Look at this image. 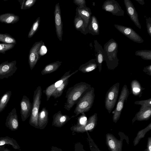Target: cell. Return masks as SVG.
<instances>
[{
    "label": "cell",
    "mask_w": 151,
    "mask_h": 151,
    "mask_svg": "<svg viewBox=\"0 0 151 151\" xmlns=\"http://www.w3.org/2000/svg\"><path fill=\"white\" fill-rule=\"evenodd\" d=\"M91 87L90 84L81 82L68 88L66 93L65 97L66 100L64 105V109L70 111L76 104L83 94Z\"/></svg>",
    "instance_id": "obj_1"
},
{
    "label": "cell",
    "mask_w": 151,
    "mask_h": 151,
    "mask_svg": "<svg viewBox=\"0 0 151 151\" xmlns=\"http://www.w3.org/2000/svg\"><path fill=\"white\" fill-rule=\"evenodd\" d=\"M103 50L104 61H106L108 69L114 70L119 65L117 43L111 38L104 44Z\"/></svg>",
    "instance_id": "obj_2"
},
{
    "label": "cell",
    "mask_w": 151,
    "mask_h": 151,
    "mask_svg": "<svg viewBox=\"0 0 151 151\" xmlns=\"http://www.w3.org/2000/svg\"><path fill=\"white\" fill-rule=\"evenodd\" d=\"M95 97L94 88H91L87 91L80 98L74 111L76 117L80 114H82L89 111L93 103Z\"/></svg>",
    "instance_id": "obj_3"
},
{
    "label": "cell",
    "mask_w": 151,
    "mask_h": 151,
    "mask_svg": "<svg viewBox=\"0 0 151 151\" xmlns=\"http://www.w3.org/2000/svg\"><path fill=\"white\" fill-rule=\"evenodd\" d=\"M42 95V88L38 86L34 92L32 110L29 120L30 125L37 129H39L38 116L41 104Z\"/></svg>",
    "instance_id": "obj_4"
},
{
    "label": "cell",
    "mask_w": 151,
    "mask_h": 151,
    "mask_svg": "<svg viewBox=\"0 0 151 151\" xmlns=\"http://www.w3.org/2000/svg\"><path fill=\"white\" fill-rule=\"evenodd\" d=\"M119 82H117L111 86L106 93L105 106L109 114L111 113L116 103L119 91Z\"/></svg>",
    "instance_id": "obj_5"
},
{
    "label": "cell",
    "mask_w": 151,
    "mask_h": 151,
    "mask_svg": "<svg viewBox=\"0 0 151 151\" xmlns=\"http://www.w3.org/2000/svg\"><path fill=\"white\" fill-rule=\"evenodd\" d=\"M129 94V91L127 85H124L119 98L116 107L113 111V121L116 123L119 119L123 109L125 101L127 100Z\"/></svg>",
    "instance_id": "obj_6"
},
{
    "label": "cell",
    "mask_w": 151,
    "mask_h": 151,
    "mask_svg": "<svg viewBox=\"0 0 151 151\" xmlns=\"http://www.w3.org/2000/svg\"><path fill=\"white\" fill-rule=\"evenodd\" d=\"M119 134L121 136L119 140L111 134L108 133L106 134V143L110 151H122L123 140L128 137L121 132H119Z\"/></svg>",
    "instance_id": "obj_7"
},
{
    "label": "cell",
    "mask_w": 151,
    "mask_h": 151,
    "mask_svg": "<svg viewBox=\"0 0 151 151\" xmlns=\"http://www.w3.org/2000/svg\"><path fill=\"white\" fill-rule=\"evenodd\" d=\"M97 120V114L95 113L88 118L84 124L75 125L70 127V130L73 133H83L88 131L91 132L96 127Z\"/></svg>",
    "instance_id": "obj_8"
},
{
    "label": "cell",
    "mask_w": 151,
    "mask_h": 151,
    "mask_svg": "<svg viewBox=\"0 0 151 151\" xmlns=\"http://www.w3.org/2000/svg\"><path fill=\"white\" fill-rule=\"evenodd\" d=\"M114 26L119 32L134 42L139 43L144 42L142 37L132 28L117 24Z\"/></svg>",
    "instance_id": "obj_9"
},
{
    "label": "cell",
    "mask_w": 151,
    "mask_h": 151,
    "mask_svg": "<svg viewBox=\"0 0 151 151\" xmlns=\"http://www.w3.org/2000/svg\"><path fill=\"white\" fill-rule=\"evenodd\" d=\"M17 61L14 60L10 62L6 61L0 64V79L8 78L13 75L17 68Z\"/></svg>",
    "instance_id": "obj_10"
},
{
    "label": "cell",
    "mask_w": 151,
    "mask_h": 151,
    "mask_svg": "<svg viewBox=\"0 0 151 151\" xmlns=\"http://www.w3.org/2000/svg\"><path fill=\"white\" fill-rule=\"evenodd\" d=\"M102 9L114 15L124 16V11L117 1L115 0H106L103 3Z\"/></svg>",
    "instance_id": "obj_11"
},
{
    "label": "cell",
    "mask_w": 151,
    "mask_h": 151,
    "mask_svg": "<svg viewBox=\"0 0 151 151\" xmlns=\"http://www.w3.org/2000/svg\"><path fill=\"white\" fill-rule=\"evenodd\" d=\"M43 42L42 40L35 42L30 50L28 63L31 70L34 68L40 57V50Z\"/></svg>",
    "instance_id": "obj_12"
},
{
    "label": "cell",
    "mask_w": 151,
    "mask_h": 151,
    "mask_svg": "<svg viewBox=\"0 0 151 151\" xmlns=\"http://www.w3.org/2000/svg\"><path fill=\"white\" fill-rule=\"evenodd\" d=\"M78 71V70H76L71 74H70V70L66 72L59 80L47 87L45 90H43V93H45L47 101H48L49 100L52 94L58 87L66 79L77 73Z\"/></svg>",
    "instance_id": "obj_13"
},
{
    "label": "cell",
    "mask_w": 151,
    "mask_h": 151,
    "mask_svg": "<svg viewBox=\"0 0 151 151\" xmlns=\"http://www.w3.org/2000/svg\"><path fill=\"white\" fill-rule=\"evenodd\" d=\"M55 31L58 38L60 41L62 40L63 33V24L59 3L55 5L54 12Z\"/></svg>",
    "instance_id": "obj_14"
},
{
    "label": "cell",
    "mask_w": 151,
    "mask_h": 151,
    "mask_svg": "<svg viewBox=\"0 0 151 151\" xmlns=\"http://www.w3.org/2000/svg\"><path fill=\"white\" fill-rule=\"evenodd\" d=\"M20 105L21 119L22 122H24L30 115L32 105L29 99L25 95L23 96Z\"/></svg>",
    "instance_id": "obj_15"
},
{
    "label": "cell",
    "mask_w": 151,
    "mask_h": 151,
    "mask_svg": "<svg viewBox=\"0 0 151 151\" xmlns=\"http://www.w3.org/2000/svg\"><path fill=\"white\" fill-rule=\"evenodd\" d=\"M124 3L127 15L139 29L141 28L139 23L138 14L131 1L130 0H124Z\"/></svg>",
    "instance_id": "obj_16"
},
{
    "label": "cell",
    "mask_w": 151,
    "mask_h": 151,
    "mask_svg": "<svg viewBox=\"0 0 151 151\" xmlns=\"http://www.w3.org/2000/svg\"><path fill=\"white\" fill-rule=\"evenodd\" d=\"M5 124L6 127L12 131H14L18 129L19 122L15 108H14L9 113Z\"/></svg>",
    "instance_id": "obj_17"
},
{
    "label": "cell",
    "mask_w": 151,
    "mask_h": 151,
    "mask_svg": "<svg viewBox=\"0 0 151 151\" xmlns=\"http://www.w3.org/2000/svg\"><path fill=\"white\" fill-rule=\"evenodd\" d=\"M151 116V107L141 106L139 111L136 113L132 120L133 123L136 121H143L149 120Z\"/></svg>",
    "instance_id": "obj_18"
},
{
    "label": "cell",
    "mask_w": 151,
    "mask_h": 151,
    "mask_svg": "<svg viewBox=\"0 0 151 151\" xmlns=\"http://www.w3.org/2000/svg\"><path fill=\"white\" fill-rule=\"evenodd\" d=\"M71 118L66 114H63L61 111L60 110L53 116L52 126L57 127H61L67 122Z\"/></svg>",
    "instance_id": "obj_19"
},
{
    "label": "cell",
    "mask_w": 151,
    "mask_h": 151,
    "mask_svg": "<svg viewBox=\"0 0 151 151\" xmlns=\"http://www.w3.org/2000/svg\"><path fill=\"white\" fill-rule=\"evenodd\" d=\"M94 47L95 52V58L98 65L99 72L102 69L103 62L104 61V50L101 45L96 40H94Z\"/></svg>",
    "instance_id": "obj_20"
},
{
    "label": "cell",
    "mask_w": 151,
    "mask_h": 151,
    "mask_svg": "<svg viewBox=\"0 0 151 151\" xmlns=\"http://www.w3.org/2000/svg\"><path fill=\"white\" fill-rule=\"evenodd\" d=\"M86 31L93 35L99 34V25L96 17L94 15L91 16L89 23L86 28Z\"/></svg>",
    "instance_id": "obj_21"
},
{
    "label": "cell",
    "mask_w": 151,
    "mask_h": 151,
    "mask_svg": "<svg viewBox=\"0 0 151 151\" xmlns=\"http://www.w3.org/2000/svg\"><path fill=\"white\" fill-rule=\"evenodd\" d=\"M76 11L78 15L83 20L86 29L90 22L92 14L90 8L87 7L85 8L79 9L77 7Z\"/></svg>",
    "instance_id": "obj_22"
},
{
    "label": "cell",
    "mask_w": 151,
    "mask_h": 151,
    "mask_svg": "<svg viewBox=\"0 0 151 151\" xmlns=\"http://www.w3.org/2000/svg\"><path fill=\"white\" fill-rule=\"evenodd\" d=\"M49 113L48 110L45 107H43L39 112L38 116V124L39 129H44L48 122Z\"/></svg>",
    "instance_id": "obj_23"
},
{
    "label": "cell",
    "mask_w": 151,
    "mask_h": 151,
    "mask_svg": "<svg viewBox=\"0 0 151 151\" xmlns=\"http://www.w3.org/2000/svg\"><path fill=\"white\" fill-rule=\"evenodd\" d=\"M98 66L96 59H93L81 65L79 67L78 70L83 73H86L95 70Z\"/></svg>",
    "instance_id": "obj_24"
},
{
    "label": "cell",
    "mask_w": 151,
    "mask_h": 151,
    "mask_svg": "<svg viewBox=\"0 0 151 151\" xmlns=\"http://www.w3.org/2000/svg\"><path fill=\"white\" fill-rule=\"evenodd\" d=\"M19 19V16L11 13H6L0 15V22L6 24H14Z\"/></svg>",
    "instance_id": "obj_25"
},
{
    "label": "cell",
    "mask_w": 151,
    "mask_h": 151,
    "mask_svg": "<svg viewBox=\"0 0 151 151\" xmlns=\"http://www.w3.org/2000/svg\"><path fill=\"white\" fill-rule=\"evenodd\" d=\"M62 63V61H57L47 65L42 70L41 74L44 75L55 71L60 66Z\"/></svg>",
    "instance_id": "obj_26"
},
{
    "label": "cell",
    "mask_w": 151,
    "mask_h": 151,
    "mask_svg": "<svg viewBox=\"0 0 151 151\" xmlns=\"http://www.w3.org/2000/svg\"><path fill=\"white\" fill-rule=\"evenodd\" d=\"M131 90L133 94L140 97L143 91L145 89L141 86L139 82L136 80H133L131 83Z\"/></svg>",
    "instance_id": "obj_27"
},
{
    "label": "cell",
    "mask_w": 151,
    "mask_h": 151,
    "mask_svg": "<svg viewBox=\"0 0 151 151\" xmlns=\"http://www.w3.org/2000/svg\"><path fill=\"white\" fill-rule=\"evenodd\" d=\"M5 145H11L15 150H21L20 146L15 139L8 136L0 137V146Z\"/></svg>",
    "instance_id": "obj_28"
},
{
    "label": "cell",
    "mask_w": 151,
    "mask_h": 151,
    "mask_svg": "<svg viewBox=\"0 0 151 151\" xmlns=\"http://www.w3.org/2000/svg\"><path fill=\"white\" fill-rule=\"evenodd\" d=\"M74 24L76 30L85 35L88 33L86 31L83 20L78 15L76 12L74 20Z\"/></svg>",
    "instance_id": "obj_29"
},
{
    "label": "cell",
    "mask_w": 151,
    "mask_h": 151,
    "mask_svg": "<svg viewBox=\"0 0 151 151\" xmlns=\"http://www.w3.org/2000/svg\"><path fill=\"white\" fill-rule=\"evenodd\" d=\"M151 129V122L145 128L139 130L133 141L134 146L137 145L141 139L145 137L146 133Z\"/></svg>",
    "instance_id": "obj_30"
},
{
    "label": "cell",
    "mask_w": 151,
    "mask_h": 151,
    "mask_svg": "<svg viewBox=\"0 0 151 151\" xmlns=\"http://www.w3.org/2000/svg\"><path fill=\"white\" fill-rule=\"evenodd\" d=\"M12 95V91H6L1 96L0 99V113L5 108Z\"/></svg>",
    "instance_id": "obj_31"
},
{
    "label": "cell",
    "mask_w": 151,
    "mask_h": 151,
    "mask_svg": "<svg viewBox=\"0 0 151 151\" xmlns=\"http://www.w3.org/2000/svg\"><path fill=\"white\" fill-rule=\"evenodd\" d=\"M69 78L66 79L58 87L52 94L51 96L56 99L58 98L62 95L64 90L69 83Z\"/></svg>",
    "instance_id": "obj_32"
},
{
    "label": "cell",
    "mask_w": 151,
    "mask_h": 151,
    "mask_svg": "<svg viewBox=\"0 0 151 151\" xmlns=\"http://www.w3.org/2000/svg\"><path fill=\"white\" fill-rule=\"evenodd\" d=\"M0 42L4 43L15 44H17L16 39L9 34L0 33Z\"/></svg>",
    "instance_id": "obj_33"
},
{
    "label": "cell",
    "mask_w": 151,
    "mask_h": 151,
    "mask_svg": "<svg viewBox=\"0 0 151 151\" xmlns=\"http://www.w3.org/2000/svg\"><path fill=\"white\" fill-rule=\"evenodd\" d=\"M135 55L136 56L140 57L144 60H151V50H138L136 51Z\"/></svg>",
    "instance_id": "obj_34"
},
{
    "label": "cell",
    "mask_w": 151,
    "mask_h": 151,
    "mask_svg": "<svg viewBox=\"0 0 151 151\" xmlns=\"http://www.w3.org/2000/svg\"><path fill=\"white\" fill-rule=\"evenodd\" d=\"M40 22V17H38L33 23L28 33V37L29 38L33 36L39 27Z\"/></svg>",
    "instance_id": "obj_35"
},
{
    "label": "cell",
    "mask_w": 151,
    "mask_h": 151,
    "mask_svg": "<svg viewBox=\"0 0 151 151\" xmlns=\"http://www.w3.org/2000/svg\"><path fill=\"white\" fill-rule=\"evenodd\" d=\"M37 0H19L22 10L27 9L30 8L35 3Z\"/></svg>",
    "instance_id": "obj_36"
},
{
    "label": "cell",
    "mask_w": 151,
    "mask_h": 151,
    "mask_svg": "<svg viewBox=\"0 0 151 151\" xmlns=\"http://www.w3.org/2000/svg\"><path fill=\"white\" fill-rule=\"evenodd\" d=\"M15 44L0 43V53L5 54V52L13 48Z\"/></svg>",
    "instance_id": "obj_37"
},
{
    "label": "cell",
    "mask_w": 151,
    "mask_h": 151,
    "mask_svg": "<svg viewBox=\"0 0 151 151\" xmlns=\"http://www.w3.org/2000/svg\"><path fill=\"white\" fill-rule=\"evenodd\" d=\"M88 137V141L91 151H101L95 144L93 139L91 138L88 131L86 132Z\"/></svg>",
    "instance_id": "obj_38"
},
{
    "label": "cell",
    "mask_w": 151,
    "mask_h": 151,
    "mask_svg": "<svg viewBox=\"0 0 151 151\" xmlns=\"http://www.w3.org/2000/svg\"><path fill=\"white\" fill-rule=\"evenodd\" d=\"M134 104L136 105H141L144 107H151V98L144 100L135 101Z\"/></svg>",
    "instance_id": "obj_39"
},
{
    "label": "cell",
    "mask_w": 151,
    "mask_h": 151,
    "mask_svg": "<svg viewBox=\"0 0 151 151\" xmlns=\"http://www.w3.org/2000/svg\"><path fill=\"white\" fill-rule=\"evenodd\" d=\"M74 3L78 6L79 9L85 8L87 7L85 0H74Z\"/></svg>",
    "instance_id": "obj_40"
},
{
    "label": "cell",
    "mask_w": 151,
    "mask_h": 151,
    "mask_svg": "<svg viewBox=\"0 0 151 151\" xmlns=\"http://www.w3.org/2000/svg\"><path fill=\"white\" fill-rule=\"evenodd\" d=\"M78 119V122L77 124L84 125L86 122V117L85 113L82 114Z\"/></svg>",
    "instance_id": "obj_41"
},
{
    "label": "cell",
    "mask_w": 151,
    "mask_h": 151,
    "mask_svg": "<svg viewBox=\"0 0 151 151\" xmlns=\"http://www.w3.org/2000/svg\"><path fill=\"white\" fill-rule=\"evenodd\" d=\"M146 27L148 33L151 37V18L149 17L146 19Z\"/></svg>",
    "instance_id": "obj_42"
},
{
    "label": "cell",
    "mask_w": 151,
    "mask_h": 151,
    "mask_svg": "<svg viewBox=\"0 0 151 151\" xmlns=\"http://www.w3.org/2000/svg\"><path fill=\"white\" fill-rule=\"evenodd\" d=\"M47 51L46 47L45 46L44 43L43 42L40 50V57L45 55L47 53Z\"/></svg>",
    "instance_id": "obj_43"
},
{
    "label": "cell",
    "mask_w": 151,
    "mask_h": 151,
    "mask_svg": "<svg viewBox=\"0 0 151 151\" xmlns=\"http://www.w3.org/2000/svg\"><path fill=\"white\" fill-rule=\"evenodd\" d=\"M75 151H86L83 148V145L80 143L76 144L75 146Z\"/></svg>",
    "instance_id": "obj_44"
},
{
    "label": "cell",
    "mask_w": 151,
    "mask_h": 151,
    "mask_svg": "<svg viewBox=\"0 0 151 151\" xmlns=\"http://www.w3.org/2000/svg\"><path fill=\"white\" fill-rule=\"evenodd\" d=\"M143 71L147 74L151 76V65L145 67Z\"/></svg>",
    "instance_id": "obj_45"
},
{
    "label": "cell",
    "mask_w": 151,
    "mask_h": 151,
    "mask_svg": "<svg viewBox=\"0 0 151 151\" xmlns=\"http://www.w3.org/2000/svg\"><path fill=\"white\" fill-rule=\"evenodd\" d=\"M143 151H151V137L148 138L147 148Z\"/></svg>",
    "instance_id": "obj_46"
},
{
    "label": "cell",
    "mask_w": 151,
    "mask_h": 151,
    "mask_svg": "<svg viewBox=\"0 0 151 151\" xmlns=\"http://www.w3.org/2000/svg\"><path fill=\"white\" fill-rule=\"evenodd\" d=\"M50 151H63L60 148H58L56 147L52 146L51 147V149Z\"/></svg>",
    "instance_id": "obj_47"
},
{
    "label": "cell",
    "mask_w": 151,
    "mask_h": 151,
    "mask_svg": "<svg viewBox=\"0 0 151 151\" xmlns=\"http://www.w3.org/2000/svg\"><path fill=\"white\" fill-rule=\"evenodd\" d=\"M136 1H137L140 5H144L145 4L144 0H135Z\"/></svg>",
    "instance_id": "obj_48"
},
{
    "label": "cell",
    "mask_w": 151,
    "mask_h": 151,
    "mask_svg": "<svg viewBox=\"0 0 151 151\" xmlns=\"http://www.w3.org/2000/svg\"><path fill=\"white\" fill-rule=\"evenodd\" d=\"M5 148L4 145L0 146V151H2Z\"/></svg>",
    "instance_id": "obj_49"
},
{
    "label": "cell",
    "mask_w": 151,
    "mask_h": 151,
    "mask_svg": "<svg viewBox=\"0 0 151 151\" xmlns=\"http://www.w3.org/2000/svg\"><path fill=\"white\" fill-rule=\"evenodd\" d=\"M4 151H10V150L7 148H5L4 149Z\"/></svg>",
    "instance_id": "obj_50"
},
{
    "label": "cell",
    "mask_w": 151,
    "mask_h": 151,
    "mask_svg": "<svg viewBox=\"0 0 151 151\" xmlns=\"http://www.w3.org/2000/svg\"><path fill=\"white\" fill-rule=\"evenodd\" d=\"M4 150L2 151H4Z\"/></svg>",
    "instance_id": "obj_51"
}]
</instances>
